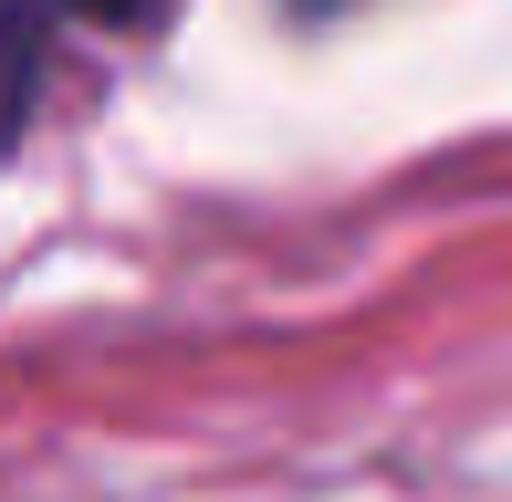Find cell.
Here are the masks:
<instances>
[{"label":"cell","mask_w":512,"mask_h":502,"mask_svg":"<svg viewBox=\"0 0 512 502\" xmlns=\"http://www.w3.org/2000/svg\"><path fill=\"white\" fill-rule=\"evenodd\" d=\"M53 32H63V11H53V0H0V147H11V136L32 126V105H42V63H53Z\"/></svg>","instance_id":"cell-1"},{"label":"cell","mask_w":512,"mask_h":502,"mask_svg":"<svg viewBox=\"0 0 512 502\" xmlns=\"http://www.w3.org/2000/svg\"><path fill=\"white\" fill-rule=\"evenodd\" d=\"M293 11H304V21H324V11H345V0H293Z\"/></svg>","instance_id":"cell-3"},{"label":"cell","mask_w":512,"mask_h":502,"mask_svg":"<svg viewBox=\"0 0 512 502\" xmlns=\"http://www.w3.org/2000/svg\"><path fill=\"white\" fill-rule=\"evenodd\" d=\"M63 21H105V32H147V21H168V0H53Z\"/></svg>","instance_id":"cell-2"}]
</instances>
